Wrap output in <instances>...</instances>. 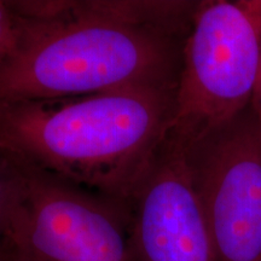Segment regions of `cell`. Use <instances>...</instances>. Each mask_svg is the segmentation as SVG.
<instances>
[{
  "mask_svg": "<svg viewBox=\"0 0 261 261\" xmlns=\"http://www.w3.org/2000/svg\"><path fill=\"white\" fill-rule=\"evenodd\" d=\"M184 149L217 260L261 261V125L254 108Z\"/></svg>",
  "mask_w": 261,
  "mask_h": 261,
  "instance_id": "5b68a950",
  "label": "cell"
},
{
  "mask_svg": "<svg viewBox=\"0 0 261 261\" xmlns=\"http://www.w3.org/2000/svg\"><path fill=\"white\" fill-rule=\"evenodd\" d=\"M133 261H218L185 149L166 137L128 201Z\"/></svg>",
  "mask_w": 261,
  "mask_h": 261,
  "instance_id": "8992f818",
  "label": "cell"
},
{
  "mask_svg": "<svg viewBox=\"0 0 261 261\" xmlns=\"http://www.w3.org/2000/svg\"><path fill=\"white\" fill-rule=\"evenodd\" d=\"M19 31V17L10 2H0V65L14 50Z\"/></svg>",
  "mask_w": 261,
  "mask_h": 261,
  "instance_id": "ba28073f",
  "label": "cell"
},
{
  "mask_svg": "<svg viewBox=\"0 0 261 261\" xmlns=\"http://www.w3.org/2000/svg\"><path fill=\"white\" fill-rule=\"evenodd\" d=\"M252 107L254 108V110H255L256 116H257V119H259V122L261 125V70H260L259 80H257L255 93H254Z\"/></svg>",
  "mask_w": 261,
  "mask_h": 261,
  "instance_id": "9c48e42d",
  "label": "cell"
},
{
  "mask_svg": "<svg viewBox=\"0 0 261 261\" xmlns=\"http://www.w3.org/2000/svg\"><path fill=\"white\" fill-rule=\"evenodd\" d=\"M0 261H11L9 259V256L6 255L5 253H3L2 250H0Z\"/></svg>",
  "mask_w": 261,
  "mask_h": 261,
  "instance_id": "30bf717a",
  "label": "cell"
},
{
  "mask_svg": "<svg viewBox=\"0 0 261 261\" xmlns=\"http://www.w3.org/2000/svg\"><path fill=\"white\" fill-rule=\"evenodd\" d=\"M177 86L0 103V156L128 204L167 137Z\"/></svg>",
  "mask_w": 261,
  "mask_h": 261,
  "instance_id": "7a4b0ae2",
  "label": "cell"
},
{
  "mask_svg": "<svg viewBox=\"0 0 261 261\" xmlns=\"http://www.w3.org/2000/svg\"><path fill=\"white\" fill-rule=\"evenodd\" d=\"M14 165L21 203L0 246L10 260L133 261L128 204Z\"/></svg>",
  "mask_w": 261,
  "mask_h": 261,
  "instance_id": "277c9868",
  "label": "cell"
},
{
  "mask_svg": "<svg viewBox=\"0 0 261 261\" xmlns=\"http://www.w3.org/2000/svg\"><path fill=\"white\" fill-rule=\"evenodd\" d=\"M0 103L177 86L187 35L142 25L135 0H19Z\"/></svg>",
  "mask_w": 261,
  "mask_h": 261,
  "instance_id": "6da1fadb",
  "label": "cell"
},
{
  "mask_svg": "<svg viewBox=\"0 0 261 261\" xmlns=\"http://www.w3.org/2000/svg\"><path fill=\"white\" fill-rule=\"evenodd\" d=\"M21 177L8 159L0 156V244L8 236L21 203Z\"/></svg>",
  "mask_w": 261,
  "mask_h": 261,
  "instance_id": "52a82bcc",
  "label": "cell"
},
{
  "mask_svg": "<svg viewBox=\"0 0 261 261\" xmlns=\"http://www.w3.org/2000/svg\"><path fill=\"white\" fill-rule=\"evenodd\" d=\"M261 70V0H200L181 54L167 137L184 148L252 106Z\"/></svg>",
  "mask_w": 261,
  "mask_h": 261,
  "instance_id": "3957f363",
  "label": "cell"
}]
</instances>
